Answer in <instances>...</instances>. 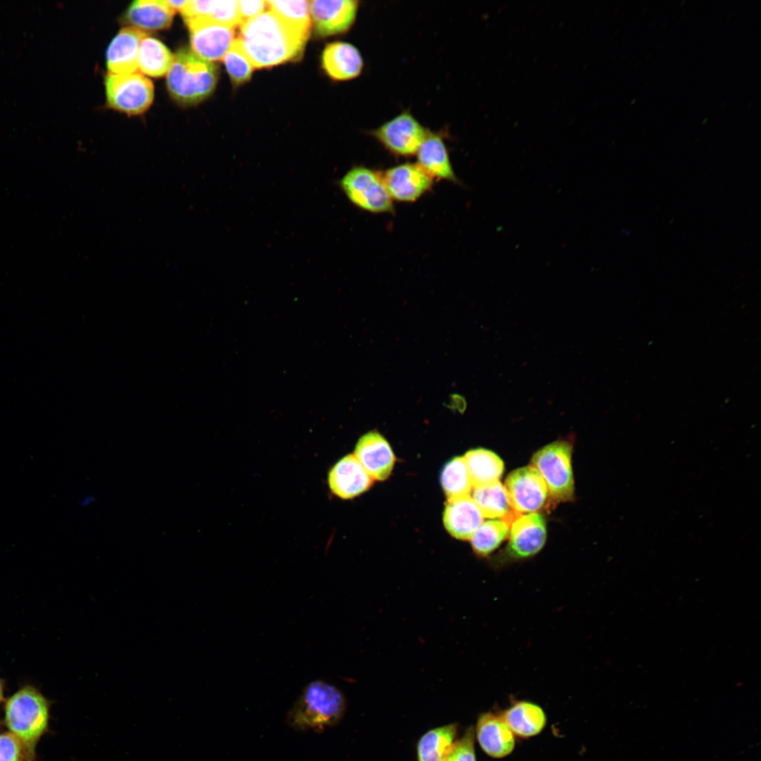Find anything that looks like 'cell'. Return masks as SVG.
<instances>
[{
    "mask_svg": "<svg viewBox=\"0 0 761 761\" xmlns=\"http://www.w3.org/2000/svg\"><path fill=\"white\" fill-rule=\"evenodd\" d=\"M171 95L180 104H194L214 91L217 73L214 65L187 49L178 51L167 73Z\"/></svg>",
    "mask_w": 761,
    "mask_h": 761,
    "instance_id": "cell-4",
    "label": "cell"
},
{
    "mask_svg": "<svg viewBox=\"0 0 761 761\" xmlns=\"http://www.w3.org/2000/svg\"><path fill=\"white\" fill-rule=\"evenodd\" d=\"M51 705V700L29 684L22 686L6 700L5 724L22 743L30 761L35 760L36 746L48 731Z\"/></svg>",
    "mask_w": 761,
    "mask_h": 761,
    "instance_id": "cell-2",
    "label": "cell"
},
{
    "mask_svg": "<svg viewBox=\"0 0 761 761\" xmlns=\"http://www.w3.org/2000/svg\"><path fill=\"white\" fill-rule=\"evenodd\" d=\"M174 56L159 40L145 37L142 40L138 56V69L152 77L167 73L173 62Z\"/></svg>",
    "mask_w": 761,
    "mask_h": 761,
    "instance_id": "cell-27",
    "label": "cell"
},
{
    "mask_svg": "<svg viewBox=\"0 0 761 761\" xmlns=\"http://www.w3.org/2000/svg\"><path fill=\"white\" fill-rule=\"evenodd\" d=\"M359 4L356 0L309 1V13L316 35L328 37L348 31L356 20Z\"/></svg>",
    "mask_w": 761,
    "mask_h": 761,
    "instance_id": "cell-11",
    "label": "cell"
},
{
    "mask_svg": "<svg viewBox=\"0 0 761 761\" xmlns=\"http://www.w3.org/2000/svg\"><path fill=\"white\" fill-rule=\"evenodd\" d=\"M309 35V32L286 23L268 10L242 23L236 39L253 67L261 68L299 56Z\"/></svg>",
    "mask_w": 761,
    "mask_h": 761,
    "instance_id": "cell-1",
    "label": "cell"
},
{
    "mask_svg": "<svg viewBox=\"0 0 761 761\" xmlns=\"http://www.w3.org/2000/svg\"><path fill=\"white\" fill-rule=\"evenodd\" d=\"M147 36L144 31L138 28L122 29L107 49L106 62L109 73L124 74L137 71L140 44Z\"/></svg>",
    "mask_w": 761,
    "mask_h": 761,
    "instance_id": "cell-17",
    "label": "cell"
},
{
    "mask_svg": "<svg viewBox=\"0 0 761 761\" xmlns=\"http://www.w3.org/2000/svg\"><path fill=\"white\" fill-rule=\"evenodd\" d=\"M174 13L167 1L139 0L130 4L124 19L135 28L157 30L168 27Z\"/></svg>",
    "mask_w": 761,
    "mask_h": 761,
    "instance_id": "cell-22",
    "label": "cell"
},
{
    "mask_svg": "<svg viewBox=\"0 0 761 761\" xmlns=\"http://www.w3.org/2000/svg\"><path fill=\"white\" fill-rule=\"evenodd\" d=\"M223 59L227 72L234 83L240 85L250 78L254 68L236 39Z\"/></svg>",
    "mask_w": 761,
    "mask_h": 761,
    "instance_id": "cell-31",
    "label": "cell"
},
{
    "mask_svg": "<svg viewBox=\"0 0 761 761\" xmlns=\"http://www.w3.org/2000/svg\"><path fill=\"white\" fill-rule=\"evenodd\" d=\"M346 703L342 693L323 680L309 682L287 715L288 724L297 730L321 731L336 724L343 716Z\"/></svg>",
    "mask_w": 761,
    "mask_h": 761,
    "instance_id": "cell-3",
    "label": "cell"
},
{
    "mask_svg": "<svg viewBox=\"0 0 761 761\" xmlns=\"http://www.w3.org/2000/svg\"><path fill=\"white\" fill-rule=\"evenodd\" d=\"M183 18L190 31L193 52L209 62L222 59L235 40L234 27L203 17Z\"/></svg>",
    "mask_w": 761,
    "mask_h": 761,
    "instance_id": "cell-9",
    "label": "cell"
},
{
    "mask_svg": "<svg viewBox=\"0 0 761 761\" xmlns=\"http://www.w3.org/2000/svg\"><path fill=\"white\" fill-rule=\"evenodd\" d=\"M417 164L431 177L458 182L445 143L439 134L428 130L416 153Z\"/></svg>",
    "mask_w": 761,
    "mask_h": 761,
    "instance_id": "cell-20",
    "label": "cell"
},
{
    "mask_svg": "<svg viewBox=\"0 0 761 761\" xmlns=\"http://www.w3.org/2000/svg\"><path fill=\"white\" fill-rule=\"evenodd\" d=\"M0 761H30L25 748L13 734H0Z\"/></svg>",
    "mask_w": 761,
    "mask_h": 761,
    "instance_id": "cell-33",
    "label": "cell"
},
{
    "mask_svg": "<svg viewBox=\"0 0 761 761\" xmlns=\"http://www.w3.org/2000/svg\"><path fill=\"white\" fill-rule=\"evenodd\" d=\"M340 186L348 199L361 209L374 214L393 211L383 175L376 171L355 166L344 175Z\"/></svg>",
    "mask_w": 761,
    "mask_h": 761,
    "instance_id": "cell-6",
    "label": "cell"
},
{
    "mask_svg": "<svg viewBox=\"0 0 761 761\" xmlns=\"http://www.w3.org/2000/svg\"><path fill=\"white\" fill-rule=\"evenodd\" d=\"M321 63L326 74L338 81L354 79L364 68V59L359 50L345 42L327 44L322 54Z\"/></svg>",
    "mask_w": 761,
    "mask_h": 761,
    "instance_id": "cell-18",
    "label": "cell"
},
{
    "mask_svg": "<svg viewBox=\"0 0 761 761\" xmlns=\"http://www.w3.org/2000/svg\"><path fill=\"white\" fill-rule=\"evenodd\" d=\"M507 555L512 559L531 557L543 547L546 526L543 515L529 513L519 516L511 524Z\"/></svg>",
    "mask_w": 761,
    "mask_h": 761,
    "instance_id": "cell-13",
    "label": "cell"
},
{
    "mask_svg": "<svg viewBox=\"0 0 761 761\" xmlns=\"http://www.w3.org/2000/svg\"><path fill=\"white\" fill-rule=\"evenodd\" d=\"M504 486L513 510L519 515L538 512L548 496L544 480L531 465L511 472Z\"/></svg>",
    "mask_w": 761,
    "mask_h": 761,
    "instance_id": "cell-10",
    "label": "cell"
},
{
    "mask_svg": "<svg viewBox=\"0 0 761 761\" xmlns=\"http://www.w3.org/2000/svg\"><path fill=\"white\" fill-rule=\"evenodd\" d=\"M354 455L370 476L379 481L390 476L395 461L388 442L376 431H370L360 438Z\"/></svg>",
    "mask_w": 761,
    "mask_h": 761,
    "instance_id": "cell-15",
    "label": "cell"
},
{
    "mask_svg": "<svg viewBox=\"0 0 761 761\" xmlns=\"http://www.w3.org/2000/svg\"><path fill=\"white\" fill-rule=\"evenodd\" d=\"M105 86L109 104L129 115L143 113L152 103L153 83L138 71L124 74L109 73Z\"/></svg>",
    "mask_w": 761,
    "mask_h": 761,
    "instance_id": "cell-7",
    "label": "cell"
},
{
    "mask_svg": "<svg viewBox=\"0 0 761 761\" xmlns=\"http://www.w3.org/2000/svg\"><path fill=\"white\" fill-rule=\"evenodd\" d=\"M474 743V729L469 726L463 736L455 741L445 761H476Z\"/></svg>",
    "mask_w": 761,
    "mask_h": 761,
    "instance_id": "cell-32",
    "label": "cell"
},
{
    "mask_svg": "<svg viewBox=\"0 0 761 761\" xmlns=\"http://www.w3.org/2000/svg\"><path fill=\"white\" fill-rule=\"evenodd\" d=\"M183 16L209 18L221 24L235 27L241 25L237 1H188Z\"/></svg>",
    "mask_w": 761,
    "mask_h": 761,
    "instance_id": "cell-26",
    "label": "cell"
},
{
    "mask_svg": "<svg viewBox=\"0 0 761 761\" xmlns=\"http://www.w3.org/2000/svg\"><path fill=\"white\" fill-rule=\"evenodd\" d=\"M382 175L392 199L404 202L421 197L431 189L433 179L417 163H411L397 165Z\"/></svg>",
    "mask_w": 761,
    "mask_h": 761,
    "instance_id": "cell-12",
    "label": "cell"
},
{
    "mask_svg": "<svg viewBox=\"0 0 761 761\" xmlns=\"http://www.w3.org/2000/svg\"><path fill=\"white\" fill-rule=\"evenodd\" d=\"M463 458L473 488L499 481L503 473L504 464L502 459L490 450L481 448L470 450Z\"/></svg>",
    "mask_w": 761,
    "mask_h": 761,
    "instance_id": "cell-24",
    "label": "cell"
},
{
    "mask_svg": "<svg viewBox=\"0 0 761 761\" xmlns=\"http://www.w3.org/2000/svg\"><path fill=\"white\" fill-rule=\"evenodd\" d=\"M428 130L409 112H402L371 132L390 153L400 156L416 154Z\"/></svg>",
    "mask_w": 761,
    "mask_h": 761,
    "instance_id": "cell-8",
    "label": "cell"
},
{
    "mask_svg": "<svg viewBox=\"0 0 761 761\" xmlns=\"http://www.w3.org/2000/svg\"><path fill=\"white\" fill-rule=\"evenodd\" d=\"M373 480L354 454L340 459L328 476L330 490L342 499L354 497L367 490Z\"/></svg>",
    "mask_w": 761,
    "mask_h": 761,
    "instance_id": "cell-16",
    "label": "cell"
},
{
    "mask_svg": "<svg viewBox=\"0 0 761 761\" xmlns=\"http://www.w3.org/2000/svg\"><path fill=\"white\" fill-rule=\"evenodd\" d=\"M96 500L94 495H88L84 496L79 502L80 505L82 507H87L93 504Z\"/></svg>",
    "mask_w": 761,
    "mask_h": 761,
    "instance_id": "cell-35",
    "label": "cell"
},
{
    "mask_svg": "<svg viewBox=\"0 0 761 761\" xmlns=\"http://www.w3.org/2000/svg\"><path fill=\"white\" fill-rule=\"evenodd\" d=\"M241 24L264 12L267 8L266 1H237Z\"/></svg>",
    "mask_w": 761,
    "mask_h": 761,
    "instance_id": "cell-34",
    "label": "cell"
},
{
    "mask_svg": "<svg viewBox=\"0 0 761 761\" xmlns=\"http://www.w3.org/2000/svg\"><path fill=\"white\" fill-rule=\"evenodd\" d=\"M515 735L528 738L540 734L547 724L543 709L534 703L521 700L514 703L500 715Z\"/></svg>",
    "mask_w": 761,
    "mask_h": 761,
    "instance_id": "cell-21",
    "label": "cell"
},
{
    "mask_svg": "<svg viewBox=\"0 0 761 761\" xmlns=\"http://www.w3.org/2000/svg\"><path fill=\"white\" fill-rule=\"evenodd\" d=\"M509 528L510 526L500 519L483 522L471 538L474 552L481 556L489 555L507 537Z\"/></svg>",
    "mask_w": 761,
    "mask_h": 761,
    "instance_id": "cell-29",
    "label": "cell"
},
{
    "mask_svg": "<svg viewBox=\"0 0 761 761\" xmlns=\"http://www.w3.org/2000/svg\"><path fill=\"white\" fill-rule=\"evenodd\" d=\"M571 445L566 441L552 443L533 456L531 466L540 474L554 501L566 502L574 497Z\"/></svg>",
    "mask_w": 761,
    "mask_h": 761,
    "instance_id": "cell-5",
    "label": "cell"
},
{
    "mask_svg": "<svg viewBox=\"0 0 761 761\" xmlns=\"http://www.w3.org/2000/svg\"><path fill=\"white\" fill-rule=\"evenodd\" d=\"M474 733L482 750L493 758H504L515 748V735L502 717L492 712L479 715Z\"/></svg>",
    "mask_w": 761,
    "mask_h": 761,
    "instance_id": "cell-14",
    "label": "cell"
},
{
    "mask_svg": "<svg viewBox=\"0 0 761 761\" xmlns=\"http://www.w3.org/2000/svg\"><path fill=\"white\" fill-rule=\"evenodd\" d=\"M4 683L0 678V705L4 700Z\"/></svg>",
    "mask_w": 761,
    "mask_h": 761,
    "instance_id": "cell-36",
    "label": "cell"
},
{
    "mask_svg": "<svg viewBox=\"0 0 761 761\" xmlns=\"http://www.w3.org/2000/svg\"><path fill=\"white\" fill-rule=\"evenodd\" d=\"M440 481L447 500L470 495L473 489L463 457L453 458L444 466Z\"/></svg>",
    "mask_w": 761,
    "mask_h": 761,
    "instance_id": "cell-28",
    "label": "cell"
},
{
    "mask_svg": "<svg viewBox=\"0 0 761 761\" xmlns=\"http://www.w3.org/2000/svg\"><path fill=\"white\" fill-rule=\"evenodd\" d=\"M472 498L483 517L499 519L511 526L519 516L512 509L505 486L499 481L472 489Z\"/></svg>",
    "mask_w": 761,
    "mask_h": 761,
    "instance_id": "cell-23",
    "label": "cell"
},
{
    "mask_svg": "<svg viewBox=\"0 0 761 761\" xmlns=\"http://www.w3.org/2000/svg\"><path fill=\"white\" fill-rule=\"evenodd\" d=\"M483 516L470 495L448 499L443 514L447 531L460 540L471 539Z\"/></svg>",
    "mask_w": 761,
    "mask_h": 761,
    "instance_id": "cell-19",
    "label": "cell"
},
{
    "mask_svg": "<svg viewBox=\"0 0 761 761\" xmlns=\"http://www.w3.org/2000/svg\"><path fill=\"white\" fill-rule=\"evenodd\" d=\"M268 10L282 20L302 30L309 32L311 19L309 1H266Z\"/></svg>",
    "mask_w": 761,
    "mask_h": 761,
    "instance_id": "cell-30",
    "label": "cell"
},
{
    "mask_svg": "<svg viewBox=\"0 0 761 761\" xmlns=\"http://www.w3.org/2000/svg\"><path fill=\"white\" fill-rule=\"evenodd\" d=\"M457 734L455 724L427 731L417 744L418 761H445L456 741Z\"/></svg>",
    "mask_w": 761,
    "mask_h": 761,
    "instance_id": "cell-25",
    "label": "cell"
}]
</instances>
